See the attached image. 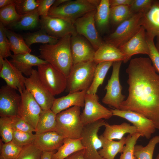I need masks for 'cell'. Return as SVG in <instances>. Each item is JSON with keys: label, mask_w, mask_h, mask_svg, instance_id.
<instances>
[{"label": "cell", "mask_w": 159, "mask_h": 159, "mask_svg": "<svg viewBox=\"0 0 159 159\" xmlns=\"http://www.w3.org/2000/svg\"><path fill=\"white\" fill-rule=\"evenodd\" d=\"M126 72L128 95L120 110L139 113L151 120L159 129V75L150 59L142 57L132 59Z\"/></svg>", "instance_id": "6da1fadb"}, {"label": "cell", "mask_w": 159, "mask_h": 159, "mask_svg": "<svg viewBox=\"0 0 159 159\" xmlns=\"http://www.w3.org/2000/svg\"><path fill=\"white\" fill-rule=\"evenodd\" d=\"M71 35L59 39L55 44L40 45L39 58L46 61L67 78L73 65L71 52Z\"/></svg>", "instance_id": "7a4b0ae2"}, {"label": "cell", "mask_w": 159, "mask_h": 159, "mask_svg": "<svg viewBox=\"0 0 159 159\" xmlns=\"http://www.w3.org/2000/svg\"><path fill=\"white\" fill-rule=\"evenodd\" d=\"M100 0H68L56 7H51L48 16L68 21L74 24L79 18L96 10Z\"/></svg>", "instance_id": "3957f363"}, {"label": "cell", "mask_w": 159, "mask_h": 159, "mask_svg": "<svg viewBox=\"0 0 159 159\" xmlns=\"http://www.w3.org/2000/svg\"><path fill=\"white\" fill-rule=\"evenodd\" d=\"M81 108L74 106L56 114V131L64 138H81L84 125L81 119Z\"/></svg>", "instance_id": "277c9868"}, {"label": "cell", "mask_w": 159, "mask_h": 159, "mask_svg": "<svg viewBox=\"0 0 159 159\" xmlns=\"http://www.w3.org/2000/svg\"><path fill=\"white\" fill-rule=\"evenodd\" d=\"M98 64L93 60L79 62L73 65L67 78L66 89L69 93L87 90L92 82Z\"/></svg>", "instance_id": "5b68a950"}, {"label": "cell", "mask_w": 159, "mask_h": 159, "mask_svg": "<svg viewBox=\"0 0 159 159\" xmlns=\"http://www.w3.org/2000/svg\"><path fill=\"white\" fill-rule=\"evenodd\" d=\"M39 79L54 96L61 94L67 87V78L62 72L47 63L37 66Z\"/></svg>", "instance_id": "8992f818"}, {"label": "cell", "mask_w": 159, "mask_h": 159, "mask_svg": "<svg viewBox=\"0 0 159 159\" xmlns=\"http://www.w3.org/2000/svg\"><path fill=\"white\" fill-rule=\"evenodd\" d=\"M106 122L101 119L84 126L81 138L82 143L85 147V159H102L98 152V149L102 147V143L98 132Z\"/></svg>", "instance_id": "52a82bcc"}, {"label": "cell", "mask_w": 159, "mask_h": 159, "mask_svg": "<svg viewBox=\"0 0 159 159\" xmlns=\"http://www.w3.org/2000/svg\"><path fill=\"white\" fill-rule=\"evenodd\" d=\"M143 14H135L118 25L115 30L107 38L105 42L119 48L127 42L141 27L140 20Z\"/></svg>", "instance_id": "ba28073f"}, {"label": "cell", "mask_w": 159, "mask_h": 159, "mask_svg": "<svg viewBox=\"0 0 159 159\" xmlns=\"http://www.w3.org/2000/svg\"><path fill=\"white\" fill-rule=\"evenodd\" d=\"M24 85L42 110L51 109L55 98L40 81L37 70L33 69L31 75L25 77Z\"/></svg>", "instance_id": "9c48e42d"}, {"label": "cell", "mask_w": 159, "mask_h": 159, "mask_svg": "<svg viewBox=\"0 0 159 159\" xmlns=\"http://www.w3.org/2000/svg\"><path fill=\"white\" fill-rule=\"evenodd\" d=\"M122 62H113L112 73L105 87L106 92L102 100L104 104L117 110H120V105L126 97L122 94V87L119 80L120 69Z\"/></svg>", "instance_id": "30bf717a"}, {"label": "cell", "mask_w": 159, "mask_h": 159, "mask_svg": "<svg viewBox=\"0 0 159 159\" xmlns=\"http://www.w3.org/2000/svg\"><path fill=\"white\" fill-rule=\"evenodd\" d=\"M99 99L96 94H86L84 108L81 114V120L84 126L101 119H108L113 115L111 110L99 103Z\"/></svg>", "instance_id": "8fae6325"}, {"label": "cell", "mask_w": 159, "mask_h": 159, "mask_svg": "<svg viewBox=\"0 0 159 159\" xmlns=\"http://www.w3.org/2000/svg\"><path fill=\"white\" fill-rule=\"evenodd\" d=\"M96 10L79 18L74 23L77 33L84 37L95 51L104 43L96 27L95 16Z\"/></svg>", "instance_id": "7c38bea8"}, {"label": "cell", "mask_w": 159, "mask_h": 159, "mask_svg": "<svg viewBox=\"0 0 159 159\" xmlns=\"http://www.w3.org/2000/svg\"><path fill=\"white\" fill-rule=\"evenodd\" d=\"M40 25L41 29L49 35L59 39L77 34L74 24L61 18L48 16H40Z\"/></svg>", "instance_id": "4fadbf2b"}, {"label": "cell", "mask_w": 159, "mask_h": 159, "mask_svg": "<svg viewBox=\"0 0 159 159\" xmlns=\"http://www.w3.org/2000/svg\"><path fill=\"white\" fill-rule=\"evenodd\" d=\"M20 94L21 99L18 116L36 129L43 110L32 95L26 89Z\"/></svg>", "instance_id": "5bb4252c"}, {"label": "cell", "mask_w": 159, "mask_h": 159, "mask_svg": "<svg viewBox=\"0 0 159 159\" xmlns=\"http://www.w3.org/2000/svg\"><path fill=\"white\" fill-rule=\"evenodd\" d=\"M113 115L124 118L133 124L141 137L150 139L156 131L153 122L142 115L129 110H111Z\"/></svg>", "instance_id": "9a60e30c"}, {"label": "cell", "mask_w": 159, "mask_h": 159, "mask_svg": "<svg viewBox=\"0 0 159 159\" xmlns=\"http://www.w3.org/2000/svg\"><path fill=\"white\" fill-rule=\"evenodd\" d=\"M16 90L7 85L0 89V117H12L18 116V110L21 99V95Z\"/></svg>", "instance_id": "2e32d148"}, {"label": "cell", "mask_w": 159, "mask_h": 159, "mask_svg": "<svg viewBox=\"0 0 159 159\" xmlns=\"http://www.w3.org/2000/svg\"><path fill=\"white\" fill-rule=\"evenodd\" d=\"M118 48L125 55L124 63L127 62L132 56L136 54L148 55L149 49L144 28L141 26L133 37Z\"/></svg>", "instance_id": "e0dca14e"}, {"label": "cell", "mask_w": 159, "mask_h": 159, "mask_svg": "<svg viewBox=\"0 0 159 159\" xmlns=\"http://www.w3.org/2000/svg\"><path fill=\"white\" fill-rule=\"evenodd\" d=\"M70 45L73 65L93 60L96 51L90 43L82 36L77 34L72 35Z\"/></svg>", "instance_id": "ac0fdd59"}, {"label": "cell", "mask_w": 159, "mask_h": 159, "mask_svg": "<svg viewBox=\"0 0 159 159\" xmlns=\"http://www.w3.org/2000/svg\"><path fill=\"white\" fill-rule=\"evenodd\" d=\"M0 77L4 80L7 85L18 91L20 94L26 89L24 85L25 78L22 73L6 58L0 70Z\"/></svg>", "instance_id": "d6986e66"}, {"label": "cell", "mask_w": 159, "mask_h": 159, "mask_svg": "<svg viewBox=\"0 0 159 159\" xmlns=\"http://www.w3.org/2000/svg\"><path fill=\"white\" fill-rule=\"evenodd\" d=\"M140 24L145 29L147 39H154L159 36V1L154 0L150 8L141 18Z\"/></svg>", "instance_id": "ffe728a7"}, {"label": "cell", "mask_w": 159, "mask_h": 159, "mask_svg": "<svg viewBox=\"0 0 159 159\" xmlns=\"http://www.w3.org/2000/svg\"><path fill=\"white\" fill-rule=\"evenodd\" d=\"M87 91L83 90L69 93L66 96L55 98L51 110L57 114L71 106L84 107L85 96Z\"/></svg>", "instance_id": "44dd1931"}, {"label": "cell", "mask_w": 159, "mask_h": 159, "mask_svg": "<svg viewBox=\"0 0 159 159\" xmlns=\"http://www.w3.org/2000/svg\"><path fill=\"white\" fill-rule=\"evenodd\" d=\"M10 62L22 74L29 76L32 73L33 66L47 63L46 61L30 53L11 55Z\"/></svg>", "instance_id": "7402d4cb"}, {"label": "cell", "mask_w": 159, "mask_h": 159, "mask_svg": "<svg viewBox=\"0 0 159 159\" xmlns=\"http://www.w3.org/2000/svg\"><path fill=\"white\" fill-rule=\"evenodd\" d=\"M64 138L55 131L37 135L34 142L42 151H57L63 144Z\"/></svg>", "instance_id": "603a6c76"}, {"label": "cell", "mask_w": 159, "mask_h": 159, "mask_svg": "<svg viewBox=\"0 0 159 159\" xmlns=\"http://www.w3.org/2000/svg\"><path fill=\"white\" fill-rule=\"evenodd\" d=\"M125 60L124 55L118 48L106 42L95 51L93 59L97 64L105 62H123Z\"/></svg>", "instance_id": "cb8c5ba5"}, {"label": "cell", "mask_w": 159, "mask_h": 159, "mask_svg": "<svg viewBox=\"0 0 159 159\" xmlns=\"http://www.w3.org/2000/svg\"><path fill=\"white\" fill-rule=\"evenodd\" d=\"M105 129L102 135L105 138L109 140H121L126 133L133 135L138 132L136 127L133 125L123 122L120 125H110L106 122Z\"/></svg>", "instance_id": "d4e9b609"}, {"label": "cell", "mask_w": 159, "mask_h": 159, "mask_svg": "<svg viewBox=\"0 0 159 159\" xmlns=\"http://www.w3.org/2000/svg\"><path fill=\"white\" fill-rule=\"evenodd\" d=\"M102 143V148L98 151L100 155L106 159H114L118 153H122L125 145L126 138L119 141L109 140L105 138L102 135L99 136Z\"/></svg>", "instance_id": "484cf974"}, {"label": "cell", "mask_w": 159, "mask_h": 159, "mask_svg": "<svg viewBox=\"0 0 159 159\" xmlns=\"http://www.w3.org/2000/svg\"><path fill=\"white\" fill-rule=\"evenodd\" d=\"M81 138L77 139L65 138L62 145L52 155L51 159H64L72 154L85 149Z\"/></svg>", "instance_id": "4316f807"}, {"label": "cell", "mask_w": 159, "mask_h": 159, "mask_svg": "<svg viewBox=\"0 0 159 159\" xmlns=\"http://www.w3.org/2000/svg\"><path fill=\"white\" fill-rule=\"evenodd\" d=\"M39 16L37 8L29 13L20 15L16 21L9 26L10 28L17 30L33 29L40 24Z\"/></svg>", "instance_id": "83f0119b"}, {"label": "cell", "mask_w": 159, "mask_h": 159, "mask_svg": "<svg viewBox=\"0 0 159 159\" xmlns=\"http://www.w3.org/2000/svg\"><path fill=\"white\" fill-rule=\"evenodd\" d=\"M5 31L9 42L10 50L14 54L30 53L31 50L26 44L23 37L5 26Z\"/></svg>", "instance_id": "f1b7e54d"}, {"label": "cell", "mask_w": 159, "mask_h": 159, "mask_svg": "<svg viewBox=\"0 0 159 159\" xmlns=\"http://www.w3.org/2000/svg\"><path fill=\"white\" fill-rule=\"evenodd\" d=\"M56 115L51 109L43 110L35 129V134L38 135L49 131H56Z\"/></svg>", "instance_id": "f546056e"}, {"label": "cell", "mask_w": 159, "mask_h": 159, "mask_svg": "<svg viewBox=\"0 0 159 159\" xmlns=\"http://www.w3.org/2000/svg\"><path fill=\"white\" fill-rule=\"evenodd\" d=\"M110 6L109 0H101L98 5L95 15V24L100 31L107 27L110 21Z\"/></svg>", "instance_id": "4dcf8cb0"}, {"label": "cell", "mask_w": 159, "mask_h": 159, "mask_svg": "<svg viewBox=\"0 0 159 159\" xmlns=\"http://www.w3.org/2000/svg\"><path fill=\"white\" fill-rule=\"evenodd\" d=\"M113 62H105L98 64L95 70L92 82L87 91V94H96L98 87L103 83L106 75Z\"/></svg>", "instance_id": "1f68e13d"}, {"label": "cell", "mask_w": 159, "mask_h": 159, "mask_svg": "<svg viewBox=\"0 0 159 159\" xmlns=\"http://www.w3.org/2000/svg\"><path fill=\"white\" fill-rule=\"evenodd\" d=\"M23 37L26 44L29 47L31 45L35 43L54 44L59 39L49 35L42 29L36 32L27 33Z\"/></svg>", "instance_id": "d6a6232c"}, {"label": "cell", "mask_w": 159, "mask_h": 159, "mask_svg": "<svg viewBox=\"0 0 159 159\" xmlns=\"http://www.w3.org/2000/svg\"><path fill=\"white\" fill-rule=\"evenodd\" d=\"M159 143V135H156L150 140L145 146L136 145L134 155L137 159H153L154 152L156 145Z\"/></svg>", "instance_id": "836d02e7"}, {"label": "cell", "mask_w": 159, "mask_h": 159, "mask_svg": "<svg viewBox=\"0 0 159 159\" xmlns=\"http://www.w3.org/2000/svg\"><path fill=\"white\" fill-rule=\"evenodd\" d=\"M133 15L127 6L110 7V21L114 24H119L131 17Z\"/></svg>", "instance_id": "e575fe53"}, {"label": "cell", "mask_w": 159, "mask_h": 159, "mask_svg": "<svg viewBox=\"0 0 159 159\" xmlns=\"http://www.w3.org/2000/svg\"><path fill=\"white\" fill-rule=\"evenodd\" d=\"M20 17L16 10L15 3L0 8V22L5 27L16 21Z\"/></svg>", "instance_id": "d590c367"}, {"label": "cell", "mask_w": 159, "mask_h": 159, "mask_svg": "<svg viewBox=\"0 0 159 159\" xmlns=\"http://www.w3.org/2000/svg\"><path fill=\"white\" fill-rule=\"evenodd\" d=\"M140 137L141 135L138 132L128 135L126 137L125 145L119 159H137L134 155V148Z\"/></svg>", "instance_id": "8d00e7d4"}, {"label": "cell", "mask_w": 159, "mask_h": 159, "mask_svg": "<svg viewBox=\"0 0 159 159\" xmlns=\"http://www.w3.org/2000/svg\"><path fill=\"white\" fill-rule=\"evenodd\" d=\"M42 152L34 142L22 147L15 159H41Z\"/></svg>", "instance_id": "74e56055"}, {"label": "cell", "mask_w": 159, "mask_h": 159, "mask_svg": "<svg viewBox=\"0 0 159 159\" xmlns=\"http://www.w3.org/2000/svg\"><path fill=\"white\" fill-rule=\"evenodd\" d=\"M37 134L32 132H21L13 130L12 142L16 145L22 148L34 142Z\"/></svg>", "instance_id": "f35d334b"}, {"label": "cell", "mask_w": 159, "mask_h": 159, "mask_svg": "<svg viewBox=\"0 0 159 159\" xmlns=\"http://www.w3.org/2000/svg\"><path fill=\"white\" fill-rule=\"evenodd\" d=\"M11 117H0V134L2 141L4 143L12 140L13 129L11 125Z\"/></svg>", "instance_id": "ab89813d"}, {"label": "cell", "mask_w": 159, "mask_h": 159, "mask_svg": "<svg viewBox=\"0 0 159 159\" xmlns=\"http://www.w3.org/2000/svg\"><path fill=\"white\" fill-rule=\"evenodd\" d=\"M40 0H15L16 10L18 14L23 15L37 9Z\"/></svg>", "instance_id": "60d3db41"}, {"label": "cell", "mask_w": 159, "mask_h": 159, "mask_svg": "<svg viewBox=\"0 0 159 159\" xmlns=\"http://www.w3.org/2000/svg\"><path fill=\"white\" fill-rule=\"evenodd\" d=\"M21 149L12 141L3 144L1 147L0 159H15Z\"/></svg>", "instance_id": "b9f144b4"}, {"label": "cell", "mask_w": 159, "mask_h": 159, "mask_svg": "<svg viewBox=\"0 0 159 159\" xmlns=\"http://www.w3.org/2000/svg\"><path fill=\"white\" fill-rule=\"evenodd\" d=\"M5 26L0 22V56L4 59L11 55L9 43L5 31Z\"/></svg>", "instance_id": "7bdbcfd3"}, {"label": "cell", "mask_w": 159, "mask_h": 159, "mask_svg": "<svg viewBox=\"0 0 159 159\" xmlns=\"http://www.w3.org/2000/svg\"><path fill=\"white\" fill-rule=\"evenodd\" d=\"M154 0H133L132 4L130 6L132 14H135L147 12L151 6Z\"/></svg>", "instance_id": "ee69618b"}, {"label": "cell", "mask_w": 159, "mask_h": 159, "mask_svg": "<svg viewBox=\"0 0 159 159\" xmlns=\"http://www.w3.org/2000/svg\"><path fill=\"white\" fill-rule=\"evenodd\" d=\"M11 125L14 130L28 132H36L35 129L18 116L11 117Z\"/></svg>", "instance_id": "f6af8a7d"}, {"label": "cell", "mask_w": 159, "mask_h": 159, "mask_svg": "<svg viewBox=\"0 0 159 159\" xmlns=\"http://www.w3.org/2000/svg\"><path fill=\"white\" fill-rule=\"evenodd\" d=\"M147 41L149 49L148 56L156 71L159 73V53L156 48L154 39H147Z\"/></svg>", "instance_id": "bcb514c9"}, {"label": "cell", "mask_w": 159, "mask_h": 159, "mask_svg": "<svg viewBox=\"0 0 159 159\" xmlns=\"http://www.w3.org/2000/svg\"><path fill=\"white\" fill-rule=\"evenodd\" d=\"M55 0H40V4L37 8L40 16H48L49 11Z\"/></svg>", "instance_id": "7dc6e473"}, {"label": "cell", "mask_w": 159, "mask_h": 159, "mask_svg": "<svg viewBox=\"0 0 159 159\" xmlns=\"http://www.w3.org/2000/svg\"><path fill=\"white\" fill-rule=\"evenodd\" d=\"M133 1V0H109L110 7L119 6H130Z\"/></svg>", "instance_id": "c3c4849f"}, {"label": "cell", "mask_w": 159, "mask_h": 159, "mask_svg": "<svg viewBox=\"0 0 159 159\" xmlns=\"http://www.w3.org/2000/svg\"><path fill=\"white\" fill-rule=\"evenodd\" d=\"M85 149L77 151L64 159H85L84 156Z\"/></svg>", "instance_id": "681fc988"}, {"label": "cell", "mask_w": 159, "mask_h": 159, "mask_svg": "<svg viewBox=\"0 0 159 159\" xmlns=\"http://www.w3.org/2000/svg\"><path fill=\"white\" fill-rule=\"evenodd\" d=\"M53 151H42L41 159H51L53 155L56 152Z\"/></svg>", "instance_id": "f907efd6"}, {"label": "cell", "mask_w": 159, "mask_h": 159, "mask_svg": "<svg viewBox=\"0 0 159 159\" xmlns=\"http://www.w3.org/2000/svg\"><path fill=\"white\" fill-rule=\"evenodd\" d=\"M15 0H0V8H1L15 3Z\"/></svg>", "instance_id": "816d5d0a"}, {"label": "cell", "mask_w": 159, "mask_h": 159, "mask_svg": "<svg viewBox=\"0 0 159 159\" xmlns=\"http://www.w3.org/2000/svg\"><path fill=\"white\" fill-rule=\"evenodd\" d=\"M68 0H56L51 7H57L67 1Z\"/></svg>", "instance_id": "f5cc1de1"}, {"label": "cell", "mask_w": 159, "mask_h": 159, "mask_svg": "<svg viewBox=\"0 0 159 159\" xmlns=\"http://www.w3.org/2000/svg\"><path fill=\"white\" fill-rule=\"evenodd\" d=\"M156 37V42L155 44L156 48L159 53V36Z\"/></svg>", "instance_id": "db71d44e"}, {"label": "cell", "mask_w": 159, "mask_h": 159, "mask_svg": "<svg viewBox=\"0 0 159 159\" xmlns=\"http://www.w3.org/2000/svg\"><path fill=\"white\" fill-rule=\"evenodd\" d=\"M4 62V59L1 56H0V70L3 67Z\"/></svg>", "instance_id": "11a10c76"}, {"label": "cell", "mask_w": 159, "mask_h": 159, "mask_svg": "<svg viewBox=\"0 0 159 159\" xmlns=\"http://www.w3.org/2000/svg\"><path fill=\"white\" fill-rule=\"evenodd\" d=\"M155 159H159V152L157 155Z\"/></svg>", "instance_id": "9f6ffc18"}, {"label": "cell", "mask_w": 159, "mask_h": 159, "mask_svg": "<svg viewBox=\"0 0 159 159\" xmlns=\"http://www.w3.org/2000/svg\"><path fill=\"white\" fill-rule=\"evenodd\" d=\"M102 159H105V158H102Z\"/></svg>", "instance_id": "6f0895ef"}]
</instances>
